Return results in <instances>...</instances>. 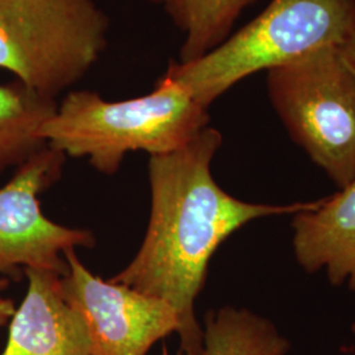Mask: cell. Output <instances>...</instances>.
<instances>
[{
	"mask_svg": "<svg viewBox=\"0 0 355 355\" xmlns=\"http://www.w3.org/2000/svg\"><path fill=\"white\" fill-rule=\"evenodd\" d=\"M221 144L223 135L208 125L177 150L150 157L148 230L135 258L110 279L164 299L175 309L180 355H203V328L195 303L218 246L253 220L296 215L321 200L274 205L229 195L212 175Z\"/></svg>",
	"mask_w": 355,
	"mask_h": 355,
	"instance_id": "obj_1",
	"label": "cell"
},
{
	"mask_svg": "<svg viewBox=\"0 0 355 355\" xmlns=\"http://www.w3.org/2000/svg\"><path fill=\"white\" fill-rule=\"evenodd\" d=\"M208 125V108L165 73L150 92L127 101L110 102L89 89L66 92L40 137L66 158H86L114 175L128 153L174 152Z\"/></svg>",
	"mask_w": 355,
	"mask_h": 355,
	"instance_id": "obj_2",
	"label": "cell"
},
{
	"mask_svg": "<svg viewBox=\"0 0 355 355\" xmlns=\"http://www.w3.org/2000/svg\"><path fill=\"white\" fill-rule=\"evenodd\" d=\"M355 36V0H271L252 21L200 60L165 73L209 108L243 79Z\"/></svg>",
	"mask_w": 355,
	"mask_h": 355,
	"instance_id": "obj_3",
	"label": "cell"
},
{
	"mask_svg": "<svg viewBox=\"0 0 355 355\" xmlns=\"http://www.w3.org/2000/svg\"><path fill=\"white\" fill-rule=\"evenodd\" d=\"M108 33L95 0H0V70L57 99L99 62Z\"/></svg>",
	"mask_w": 355,
	"mask_h": 355,
	"instance_id": "obj_4",
	"label": "cell"
},
{
	"mask_svg": "<svg viewBox=\"0 0 355 355\" xmlns=\"http://www.w3.org/2000/svg\"><path fill=\"white\" fill-rule=\"evenodd\" d=\"M274 111L311 161L341 190L355 179V76L327 48L266 71Z\"/></svg>",
	"mask_w": 355,
	"mask_h": 355,
	"instance_id": "obj_5",
	"label": "cell"
},
{
	"mask_svg": "<svg viewBox=\"0 0 355 355\" xmlns=\"http://www.w3.org/2000/svg\"><path fill=\"white\" fill-rule=\"evenodd\" d=\"M64 162L62 153L46 145L0 189V278L19 282L26 268L62 277L66 250L95 246L92 232L60 225L41 211L38 195L61 178Z\"/></svg>",
	"mask_w": 355,
	"mask_h": 355,
	"instance_id": "obj_6",
	"label": "cell"
},
{
	"mask_svg": "<svg viewBox=\"0 0 355 355\" xmlns=\"http://www.w3.org/2000/svg\"><path fill=\"white\" fill-rule=\"evenodd\" d=\"M76 250L64 253L67 271L60 286L85 320L91 355H148L155 343L179 331L177 312L166 300L96 277Z\"/></svg>",
	"mask_w": 355,
	"mask_h": 355,
	"instance_id": "obj_7",
	"label": "cell"
},
{
	"mask_svg": "<svg viewBox=\"0 0 355 355\" xmlns=\"http://www.w3.org/2000/svg\"><path fill=\"white\" fill-rule=\"evenodd\" d=\"M24 299L8 324L0 355H91L85 320L64 299L60 275L26 268Z\"/></svg>",
	"mask_w": 355,
	"mask_h": 355,
	"instance_id": "obj_8",
	"label": "cell"
},
{
	"mask_svg": "<svg viewBox=\"0 0 355 355\" xmlns=\"http://www.w3.org/2000/svg\"><path fill=\"white\" fill-rule=\"evenodd\" d=\"M292 248L302 268L325 270L333 286L355 291V179L318 207L293 215Z\"/></svg>",
	"mask_w": 355,
	"mask_h": 355,
	"instance_id": "obj_9",
	"label": "cell"
},
{
	"mask_svg": "<svg viewBox=\"0 0 355 355\" xmlns=\"http://www.w3.org/2000/svg\"><path fill=\"white\" fill-rule=\"evenodd\" d=\"M57 99L23 83L0 85V175L46 146L40 128L55 112Z\"/></svg>",
	"mask_w": 355,
	"mask_h": 355,
	"instance_id": "obj_10",
	"label": "cell"
},
{
	"mask_svg": "<svg viewBox=\"0 0 355 355\" xmlns=\"http://www.w3.org/2000/svg\"><path fill=\"white\" fill-rule=\"evenodd\" d=\"M164 8L182 33L180 64L200 60L234 32L243 11L257 0H144Z\"/></svg>",
	"mask_w": 355,
	"mask_h": 355,
	"instance_id": "obj_11",
	"label": "cell"
},
{
	"mask_svg": "<svg viewBox=\"0 0 355 355\" xmlns=\"http://www.w3.org/2000/svg\"><path fill=\"white\" fill-rule=\"evenodd\" d=\"M291 343L268 318L223 306L204 318L203 355H288Z\"/></svg>",
	"mask_w": 355,
	"mask_h": 355,
	"instance_id": "obj_12",
	"label": "cell"
},
{
	"mask_svg": "<svg viewBox=\"0 0 355 355\" xmlns=\"http://www.w3.org/2000/svg\"><path fill=\"white\" fill-rule=\"evenodd\" d=\"M10 286V279L0 278V291H4ZM16 312V305L13 303L12 299L1 297L0 296V328L10 324L11 318Z\"/></svg>",
	"mask_w": 355,
	"mask_h": 355,
	"instance_id": "obj_13",
	"label": "cell"
},
{
	"mask_svg": "<svg viewBox=\"0 0 355 355\" xmlns=\"http://www.w3.org/2000/svg\"><path fill=\"white\" fill-rule=\"evenodd\" d=\"M338 51L343 57V62L355 76V36L350 38Z\"/></svg>",
	"mask_w": 355,
	"mask_h": 355,
	"instance_id": "obj_14",
	"label": "cell"
},
{
	"mask_svg": "<svg viewBox=\"0 0 355 355\" xmlns=\"http://www.w3.org/2000/svg\"><path fill=\"white\" fill-rule=\"evenodd\" d=\"M352 330H353V333H354V336H355V324H354V325H353V328H352Z\"/></svg>",
	"mask_w": 355,
	"mask_h": 355,
	"instance_id": "obj_15",
	"label": "cell"
}]
</instances>
